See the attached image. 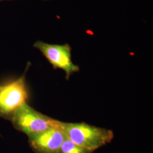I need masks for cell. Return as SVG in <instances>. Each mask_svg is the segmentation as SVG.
Returning a JSON list of instances; mask_svg holds the SVG:
<instances>
[{
	"label": "cell",
	"instance_id": "obj_1",
	"mask_svg": "<svg viewBox=\"0 0 153 153\" xmlns=\"http://www.w3.org/2000/svg\"><path fill=\"white\" fill-rule=\"evenodd\" d=\"M63 128L68 138L92 152L109 143L114 137L111 130L85 123H64Z\"/></svg>",
	"mask_w": 153,
	"mask_h": 153
},
{
	"label": "cell",
	"instance_id": "obj_2",
	"mask_svg": "<svg viewBox=\"0 0 153 153\" xmlns=\"http://www.w3.org/2000/svg\"><path fill=\"white\" fill-rule=\"evenodd\" d=\"M28 65L21 76L0 81V118L10 120L18 109L27 103L29 94L26 74Z\"/></svg>",
	"mask_w": 153,
	"mask_h": 153
},
{
	"label": "cell",
	"instance_id": "obj_3",
	"mask_svg": "<svg viewBox=\"0 0 153 153\" xmlns=\"http://www.w3.org/2000/svg\"><path fill=\"white\" fill-rule=\"evenodd\" d=\"M10 121L14 128L26 134L28 137L60 126L61 123L39 112L28 103L18 109Z\"/></svg>",
	"mask_w": 153,
	"mask_h": 153
},
{
	"label": "cell",
	"instance_id": "obj_4",
	"mask_svg": "<svg viewBox=\"0 0 153 153\" xmlns=\"http://www.w3.org/2000/svg\"><path fill=\"white\" fill-rule=\"evenodd\" d=\"M33 47L39 49L55 69H60L65 71L67 80L73 74L79 71V67L71 61V48L68 44H48L37 41Z\"/></svg>",
	"mask_w": 153,
	"mask_h": 153
},
{
	"label": "cell",
	"instance_id": "obj_5",
	"mask_svg": "<svg viewBox=\"0 0 153 153\" xmlns=\"http://www.w3.org/2000/svg\"><path fill=\"white\" fill-rule=\"evenodd\" d=\"M64 122L60 126L28 137L30 147L36 153H58L66 138L63 128Z\"/></svg>",
	"mask_w": 153,
	"mask_h": 153
},
{
	"label": "cell",
	"instance_id": "obj_6",
	"mask_svg": "<svg viewBox=\"0 0 153 153\" xmlns=\"http://www.w3.org/2000/svg\"><path fill=\"white\" fill-rule=\"evenodd\" d=\"M90 150L72 142L66 137L58 153H93Z\"/></svg>",
	"mask_w": 153,
	"mask_h": 153
},
{
	"label": "cell",
	"instance_id": "obj_7",
	"mask_svg": "<svg viewBox=\"0 0 153 153\" xmlns=\"http://www.w3.org/2000/svg\"><path fill=\"white\" fill-rule=\"evenodd\" d=\"M0 1H1V0H0Z\"/></svg>",
	"mask_w": 153,
	"mask_h": 153
}]
</instances>
